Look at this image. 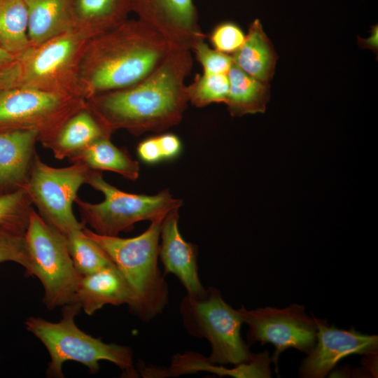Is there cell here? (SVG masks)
Wrapping results in <instances>:
<instances>
[{"mask_svg":"<svg viewBox=\"0 0 378 378\" xmlns=\"http://www.w3.org/2000/svg\"><path fill=\"white\" fill-rule=\"evenodd\" d=\"M71 303L77 304L90 316L106 304H127L132 312L136 298L130 286L114 264L81 276Z\"/></svg>","mask_w":378,"mask_h":378,"instance_id":"cell-15","label":"cell"},{"mask_svg":"<svg viewBox=\"0 0 378 378\" xmlns=\"http://www.w3.org/2000/svg\"><path fill=\"white\" fill-rule=\"evenodd\" d=\"M92 171L80 162L53 167L43 162L37 153L35 155L24 189L41 217L65 237L85 226L76 219L73 204Z\"/></svg>","mask_w":378,"mask_h":378,"instance_id":"cell-10","label":"cell"},{"mask_svg":"<svg viewBox=\"0 0 378 378\" xmlns=\"http://www.w3.org/2000/svg\"><path fill=\"white\" fill-rule=\"evenodd\" d=\"M85 99L23 86L0 91V132L34 130L45 148Z\"/></svg>","mask_w":378,"mask_h":378,"instance_id":"cell-9","label":"cell"},{"mask_svg":"<svg viewBox=\"0 0 378 378\" xmlns=\"http://www.w3.org/2000/svg\"><path fill=\"white\" fill-rule=\"evenodd\" d=\"M239 311L248 326V344H272L276 349L271 358L276 366L284 350L294 348L309 354L315 346L316 322L314 316H308L302 305L293 304L281 309L266 307L251 310L241 306Z\"/></svg>","mask_w":378,"mask_h":378,"instance_id":"cell-11","label":"cell"},{"mask_svg":"<svg viewBox=\"0 0 378 378\" xmlns=\"http://www.w3.org/2000/svg\"><path fill=\"white\" fill-rule=\"evenodd\" d=\"M34 130L0 132V194L24 189L36 154Z\"/></svg>","mask_w":378,"mask_h":378,"instance_id":"cell-16","label":"cell"},{"mask_svg":"<svg viewBox=\"0 0 378 378\" xmlns=\"http://www.w3.org/2000/svg\"><path fill=\"white\" fill-rule=\"evenodd\" d=\"M378 29L377 26H373L371 31L370 36L368 38L363 39L360 37L358 39V44L363 48H369L373 50L374 52H377L378 49Z\"/></svg>","mask_w":378,"mask_h":378,"instance_id":"cell-33","label":"cell"},{"mask_svg":"<svg viewBox=\"0 0 378 378\" xmlns=\"http://www.w3.org/2000/svg\"><path fill=\"white\" fill-rule=\"evenodd\" d=\"M137 155L146 163H156L162 160L157 137H150L141 141L136 148Z\"/></svg>","mask_w":378,"mask_h":378,"instance_id":"cell-31","label":"cell"},{"mask_svg":"<svg viewBox=\"0 0 378 378\" xmlns=\"http://www.w3.org/2000/svg\"><path fill=\"white\" fill-rule=\"evenodd\" d=\"M83 229L74 231L66 237L69 251L77 272L84 276L114 265L106 251L86 236Z\"/></svg>","mask_w":378,"mask_h":378,"instance_id":"cell-24","label":"cell"},{"mask_svg":"<svg viewBox=\"0 0 378 378\" xmlns=\"http://www.w3.org/2000/svg\"><path fill=\"white\" fill-rule=\"evenodd\" d=\"M192 66L190 50L172 49L148 76L126 88L86 99V106L111 134L160 132L178 125L188 101L185 79Z\"/></svg>","mask_w":378,"mask_h":378,"instance_id":"cell-1","label":"cell"},{"mask_svg":"<svg viewBox=\"0 0 378 378\" xmlns=\"http://www.w3.org/2000/svg\"><path fill=\"white\" fill-rule=\"evenodd\" d=\"M63 307L62 318L57 323L34 316L25 321L27 330L43 344L50 354L48 376L64 377L62 367L68 360L80 363L92 373H97L99 370V363L103 360L114 363L128 375L136 374L131 348L107 344L100 338L86 334L74 321L81 309L80 307L76 303Z\"/></svg>","mask_w":378,"mask_h":378,"instance_id":"cell-4","label":"cell"},{"mask_svg":"<svg viewBox=\"0 0 378 378\" xmlns=\"http://www.w3.org/2000/svg\"><path fill=\"white\" fill-rule=\"evenodd\" d=\"M231 57L236 65L258 80L268 83L272 79L277 55L258 19L250 24L244 43Z\"/></svg>","mask_w":378,"mask_h":378,"instance_id":"cell-19","label":"cell"},{"mask_svg":"<svg viewBox=\"0 0 378 378\" xmlns=\"http://www.w3.org/2000/svg\"><path fill=\"white\" fill-rule=\"evenodd\" d=\"M203 68V74H227L233 60L230 55L211 48L204 39L198 41L192 50Z\"/></svg>","mask_w":378,"mask_h":378,"instance_id":"cell-28","label":"cell"},{"mask_svg":"<svg viewBox=\"0 0 378 378\" xmlns=\"http://www.w3.org/2000/svg\"><path fill=\"white\" fill-rule=\"evenodd\" d=\"M4 262L17 263L25 270L27 275L32 276L25 232L0 227V263Z\"/></svg>","mask_w":378,"mask_h":378,"instance_id":"cell-27","label":"cell"},{"mask_svg":"<svg viewBox=\"0 0 378 378\" xmlns=\"http://www.w3.org/2000/svg\"><path fill=\"white\" fill-rule=\"evenodd\" d=\"M0 46L15 55L30 46L24 0H0Z\"/></svg>","mask_w":378,"mask_h":378,"instance_id":"cell-23","label":"cell"},{"mask_svg":"<svg viewBox=\"0 0 378 378\" xmlns=\"http://www.w3.org/2000/svg\"><path fill=\"white\" fill-rule=\"evenodd\" d=\"M0 47H1V46H0Z\"/></svg>","mask_w":378,"mask_h":378,"instance_id":"cell-34","label":"cell"},{"mask_svg":"<svg viewBox=\"0 0 378 378\" xmlns=\"http://www.w3.org/2000/svg\"><path fill=\"white\" fill-rule=\"evenodd\" d=\"M111 136L85 106L65 121L46 148L58 160H69L96 140Z\"/></svg>","mask_w":378,"mask_h":378,"instance_id":"cell-18","label":"cell"},{"mask_svg":"<svg viewBox=\"0 0 378 378\" xmlns=\"http://www.w3.org/2000/svg\"><path fill=\"white\" fill-rule=\"evenodd\" d=\"M178 209L170 211L163 219L159 248V258L164 274L175 275L190 296L202 294L205 288L197 272V250L195 245L186 241L178 228Z\"/></svg>","mask_w":378,"mask_h":378,"instance_id":"cell-14","label":"cell"},{"mask_svg":"<svg viewBox=\"0 0 378 378\" xmlns=\"http://www.w3.org/2000/svg\"><path fill=\"white\" fill-rule=\"evenodd\" d=\"M172 50L165 39L139 19L126 20L89 39L79 70L81 95L132 86L151 74Z\"/></svg>","mask_w":378,"mask_h":378,"instance_id":"cell-2","label":"cell"},{"mask_svg":"<svg viewBox=\"0 0 378 378\" xmlns=\"http://www.w3.org/2000/svg\"><path fill=\"white\" fill-rule=\"evenodd\" d=\"M25 239L32 276H36L43 286L46 307L55 309L71 303L81 275L74 265L66 237L34 209Z\"/></svg>","mask_w":378,"mask_h":378,"instance_id":"cell-8","label":"cell"},{"mask_svg":"<svg viewBox=\"0 0 378 378\" xmlns=\"http://www.w3.org/2000/svg\"><path fill=\"white\" fill-rule=\"evenodd\" d=\"M31 46L75 29V0H24Z\"/></svg>","mask_w":378,"mask_h":378,"instance_id":"cell-17","label":"cell"},{"mask_svg":"<svg viewBox=\"0 0 378 378\" xmlns=\"http://www.w3.org/2000/svg\"><path fill=\"white\" fill-rule=\"evenodd\" d=\"M80 162L92 170L110 171L124 178L135 181L139 176V163L115 146L110 136L100 138L69 160Z\"/></svg>","mask_w":378,"mask_h":378,"instance_id":"cell-22","label":"cell"},{"mask_svg":"<svg viewBox=\"0 0 378 378\" xmlns=\"http://www.w3.org/2000/svg\"><path fill=\"white\" fill-rule=\"evenodd\" d=\"M156 137L162 160L174 158L181 152V142L176 135L173 134H163Z\"/></svg>","mask_w":378,"mask_h":378,"instance_id":"cell-32","label":"cell"},{"mask_svg":"<svg viewBox=\"0 0 378 378\" xmlns=\"http://www.w3.org/2000/svg\"><path fill=\"white\" fill-rule=\"evenodd\" d=\"M20 67L17 56L0 47V91L19 85Z\"/></svg>","mask_w":378,"mask_h":378,"instance_id":"cell-30","label":"cell"},{"mask_svg":"<svg viewBox=\"0 0 378 378\" xmlns=\"http://www.w3.org/2000/svg\"><path fill=\"white\" fill-rule=\"evenodd\" d=\"M33 210L24 189L0 194V227L25 232Z\"/></svg>","mask_w":378,"mask_h":378,"instance_id":"cell-26","label":"cell"},{"mask_svg":"<svg viewBox=\"0 0 378 378\" xmlns=\"http://www.w3.org/2000/svg\"><path fill=\"white\" fill-rule=\"evenodd\" d=\"M86 184L101 192L104 200L94 204L77 197L74 203L81 223L101 235L118 236L138 222L163 220L170 211L182 206V201L174 197L167 189L153 195L122 191L106 181L99 171L92 170Z\"/></svg>","mask_w":378,"mask_h":378,"instance_id":"cell-5","label":"cell"},{"mask_svg":"<svg viewBox=\"0 0 378 378\" xmlns=\"http://www.w3.org/2000/svg\"><path fill=\"white\" fill-rule=\"evenodd\" d=\"M209 37L214 49L231 55L242 46L246 35L235 23L225 22L217 24Z\"/></svg>","mask_w":378,"mask_h":378,"instance_id":"cell-29","label":"cell"},{"mask_svg":"<svg viewBox=\"0 0 378 378\" xmlns=\"http://www.w3.org/2000/svg\"><path fill=\"white\" fill-rule=\"evenodd\" d=\"M74 10L75 29L90 39L127 20L130 0H75Z\"/></svg>","mask_w":378,"mask_h":378,"instance_id":"cell-20","label":"cell"},{"mask_svg":"<svg viewBox=\"0 0 378 378\" xmlns=\"http://www.w3.org/2000/svg\"><path fill=\"white\" fill-rule=\"evenodd\" d=\"M89 39L73 29L38 46H30L16 55L20 67L18 86L83 97L79 70Z\"/></svg>","mask_w":378,"mask_h":378,"instance_id":"cell-7","label":"cell"},{"mask_svg":"<svg viewBox=\"0 0 378 378\" xmlns=\"http://www.w3.org/2000/svg\"><path fill=\"white\" fill-rule=\"evenodd\" d=\"M180 312L188 333L209 342L208 363L237 365L250 360L253 354L241 335V315L225 302L218 290L210 287L199 295H187Z\"/></svg>","mask_w":378,"mask_h":378,"instance_id":"cell-6","label":"cell"},{"mask_svg":"<svg viewBox=\"0 0 378 378\" xmlns=\"http://www.w3.org/2000/svg\"><path fill=\"white\" fill-rule=\"evenodd\" d=\"M314 318L317 328L316 342L301 364L300 377L323 378L346 356L377 352V335L363 334L354 328L348 330L339 329L326 320Z\"/></svg>","mask_w":378,"mask_h":378,"instance_id":"cell-13","label":"cell"},{"mask_svg":"<svg viewBox=\"0 0 378 378\" xmlns=\"http://www.w3.org/2000/svg\"><path fill=\"white\" fill-rule=\"evenodd\" d=\"M227 75L230 88L225 104L230 115L264 113L270 97L268 83L248 74L234 62Z\"/></svg>","mask_w":378,"mask_h":378,"instance_id":"cell-21","label":"cell"},{"mask_svg":"<svg viewBox=\"0 0 378 378\" xmlns=\"http://www.w3.org/2000/svg\"><path fill=\"white\" fill-rule=\"evenodd\" d=\"M130 9L172 49L191 50L205 39L193 0H130Z\"/></svg>","mask_w":378,"mask_h":378,"instance_id":"cell-12","label":"cell"},{"mask_svg":"<svg viewBox=\"0 0 378 378\" xmlns=\"http://www.w3.org/2000/svg\"><path fill=\"white\" fill-rule=\"evenodd\" d=\"M163 220L150 222L148 229L132 238L105 236L83 227L84 234L109 255L125 277L136 298L132 312L144 321L160 314L168 302V288L158 267Z\"/></svg>","mask_w":378,"mask_h":378,"instance_id":"cell-3","label":"cell"},{"mask_svg":"<svg viewBox=\"0 0 378 378\" xmlns=\"http://www.w3.org/2000/svg\"><path fill=\"white\" fill-rule=\"evenodd\" d=\"M230 88L227 74H197L187 85L188 101L197 107L213 103H225Z\"/></svg>","mask_w":378,"mask_h":378,"instance_id":"cell-25","label":"cell"}]
</instances>
